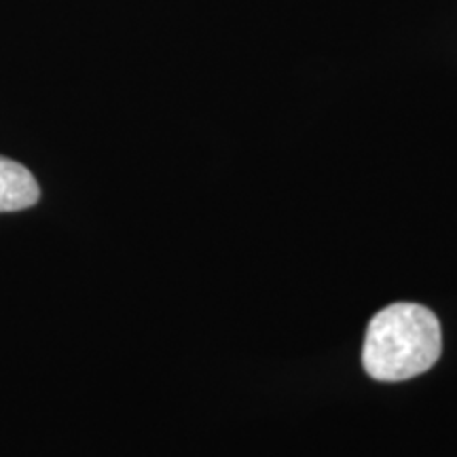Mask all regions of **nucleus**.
<instances>
[{"label":"nucleus","mask_w":457,"mask_h":457,"mask_svg":"<svg viewBox=\"0 0 457 457\" xmlns=\"http://www.w3.org/2000/svg\"><path fill=\"white\" fill-rule=\"evenodd\" d=\"M441 352L438 318L415 303H394L369 322L362 360L377 381H407L432 369Z\"/></svg>","instance_id":"obj_1"},{"label":"nucleus","mask_w":457,"mask_h":457,"mask_svg":"<svg viewBox=\"0 0 457 457\" xmlns=\"http://www.w3.org/2000/svg\"><path fill=\"white\" fill-rule=\"evenodd\" d=\"M41 197V187L26 165L0 157V212L32 208Z\"/></svg>","instance_id":"obj_2"}]
</instances>
